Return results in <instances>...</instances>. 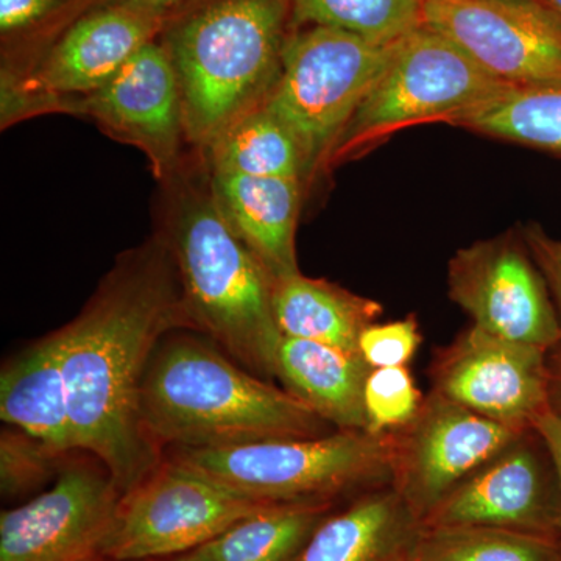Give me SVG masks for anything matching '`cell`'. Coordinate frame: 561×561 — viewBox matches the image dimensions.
Returning <instances> with one entry per match:
<instances>
[{
	"label": "cell",
	"mask_w": 561,
	"mask_h": 561,
	"mask_svg": "<svg viewBox=\"0 0 561 561\" xmlns=\"http://www.w3.org/2000/svg\"><path fill=\"white\" fill-rule=\"evenodd\" d=\"M192 327L179 273L160 234L125 251L83 311L60 328L73 449L94 454L122 496L161 465L140 394L154 350Z\"/></svg>",
	"instance_id": "6da1fadb"
},
{
	"label": "cell",
	"mask_w": 561,
	"mask_h": 561,
	"mask_svg": "<svg viewBox=\"0 0 561 561\" xmlns=\"http://www.w3.org/2000/svg\"><path fill=\"white\" fill-rule=\"evenodd\" d=\"M161 190L157 232L171 251L192 328L245 370L276 378L284 335L273 313V279L221 214L202 154L192 150Z\"/></svg>",
	"instance_id": "7a4b0ae2"
},
{
	"label": "cell",
	"mask_w": 561,
	"mask_h": 561,
	"mask_svg": "<svg viewBox=\"0 0 561 561\" xmlns=\"http://www.w3.org/2000/svg\"><path fill=\"white\" fill-rule=\"evenodd\" d=\"M173 332L154 350L140 394L144 426L158 448L220 449L337 431L289 391Z\"/></svg>",
	"instance_id": "3957f363"
},
{
	"label": "cell",
	"mask_w": 561,
	"mask_h": 561,
	"mask_svg": "<svg viewBox=\"0 0 561 561\" xmlns=\"http://www.w3.org/2000/svg\"><path fill=\"white\" fill-rule=\"evenodd\" d=\"M291 32L290 0H187L169 14L158 39L179 77L191 150L264 105Z\"/></svg>",
	"instance_id": "277c9868"
},
{
	"label": "cell",
	"mask_w": 561,
	"mask_h": 561,
	"mask_svg": "<svg viewBox=\"0 0 561 561\" xmlns=\"http://www.w3.org/2000/svg\"><path fill=\"white\" fill-rule=\"evenodd\" d=\"M173 449L168 459L172 463L243 500L339 507L391 485L397 431H335L321 437L231 448Z\"/></svg>",
	"instance_id": "5b68a950"
},
{
	"label": "cell",
	"mask_w": 561,
	"mask_h": 561,
	"mask_svg": "<svg viewBox=\"0 0 561 561\" xmlns=\"http://www.w3.org/2000/svg\"><path fill=\"white\" fill-rule=\"evenodd\" d=\"M511 84L486 72L448 36L421 25L398 41L389 66L332 147L327 171L367 153L401 128L446 124Z\"/></svg>",
	"instance_id": "8992f818"
},
{
	"label": "cell",
	"mask_w": 561,
	"mask_h": 561,
	"mask_svg": "<svg viewBox=\"0 0 561 561\" xmlns=\"http://www.w3.org/2000/svg\"><path fill=\"white\" fill-rule=\"evenodd\" d=\"M397 44L319 25L291 32L264 106L300 142L312 181L327 171L332 147L389 66Z\"/></svg>",
	"instance_id": "52a82bcc"
},
{
	"label": "cell",
	"mask_w": 561,
	"mask_h": 561,
	"mask_svg": "<svg viewBox=\"0 0 561 561\" xmlns=\"http://www.w3.org/2000/svg\"><path fill=\"white\" fill-rule=\"evenodd\" d=\"M168 18L121 3L84 11L20 76H2V124L35 111H66L98 91L133 55L158 39Z\"/></svg>",
	"instance_id": "ba28073f"
},
{
	"label": "cell",
	"mask_w": 561,
	"mask_h": 561,
	"mask_svg": "<svg viewBox=\"0 0 561 561\" xmlns=\"http://www.w3.org/2000/svg\"><path fill=\"white\" fill-rule=\"evenodd\" d=\"M273 505L243 500L171 460L125 493L103 561H144L202 548L232 524Z\"/></svg>",
	"instance_id": "9c48e42d"
},
{
	"label": "cell",
	"mask_w": 561,
	"mask_h": 561,
	"mask_svg": "<svg viewBox=\"0 0 561 561\" xmlns=\"http://www.w3.org/2000/svg\"><path fill=\"white\" fill-rule=\"evenodd\" d=\"M448 294L490 334L545 351L560 346L551 291L519 228L457 250L448 264Z\"/></svg>",
	"instance_id": "30bf717a"
},
{
	"label": "cell",
	"mask_w": 561,
	"mask_h": 561,
	"mask_svg": "<svg viewBox=\"0 0 561 561\" xmlns=\"http://www.w3.org/2000/svg\"><path fill=\"white\" fill-rule=\"evenodd\" d=\"M560 522L559 474L531 427L457 485L421 526L486 527L559 542Z\"/></svg>",
	"instance_id": "8fae6325"
},
{
	"label": "cell",
	"mask_w": 561,
	"mask_h": 561,
	"mask_svg": "<svg viewBox=\"0 0 561 561\" xmlns=\"http://www.w3.org/2000/svg\"><path fill=\"white\" fill-rule=\"evenodd\" d=\"M548 354L471 324L435 351L432 391L502 426L529 431L549 408Z\"/></svg>",
	"instance_id": "7c38bea8"
},
{
	"label": "cell",
	"mask_w": 561,
	"mask_h": 561,
	"mask_svg": "<svg viewBox=\"0 0 561 561\" xmlns=\"http://www.w3.org/2000/svg\"><path fill=\"white\" fill-rule=\"evenodd\" d=\"M423 25L496 79L561 81V16L546 0H426Z\"/></svg>",
	"instance_id": "4fadbf2b"
},
{
	"label": "cell",
	"mask_w": 561,
	"mask_h": 561,
	"mask_svg": "<svg viewBox=\"0 0 561 561\" xmlns=\"http://www.w3.org/2000/svg\"><path fill=\"white\" fill-rule=\"evenodd\" d=\"M524 432L483 419L431 390L412 423L397 431L391 486L423 523L457 485Z\"/></svg>",
	"instance_id": "5bb4252c"
},
{
	"label": "cell",
	"mask_w": 561,
	"mask_h": 561,
	"mask_svg": "<svg viewBox=\"0 0 561 561\" xmlns=\"http://www.w3.org/2000/svg\"><path fill=\"white\" fill-rule=\"evenodd\" d=\"M72 113L91 117L111 138L142 151L160 183L187 158L179 77L160 39L133 55L98 91L76 99Z\"/></svg>",
	"instance_id": "9a60e30c"
},
{
	"label": "cell",
	"mask_w": 561,
	"mask_h": 561,
	"mask_svg": "<svg viewBox=\"0 0 561 561\" xmlns=\"http://www.w3.org/2000/svg\"><path fill=\"white\" fill-rule=\"evenodd\" d=\"M122 493L110 474L70 467L50 490L0 516V561H103Z\"/></svg>",
	"instance_id": "2e32d148"
},
{
	"label": "cell",
	"mask_w": 561,
	"mask_h": 561,
	"mask_svg": "<svg viewBox=\"0 0 561 561\" xmlns=\"http://www.w3.org/2000/svg\"><path fill=\"white\" fill-rule=\"evenodd\" d=\"M214 198L232 230L272 276L300 273L297 227L306 183L301 180L210 172Z\"/></svg>",
	"instance_id": "e0dca14e"
},
{
	"label": "cell",
	"mask_w": 561,
	"mask_h": 561,
	"mask_svg": "<svg viewBox=\"0 0 561 561\" xmlns=\"http://www.w3.org/2000/svg\"><path fill=\"white\" fill-rule=\"evenodd\" d=\"M421 529L400 493L382 486L328 513L294 561L412 560Z\"/></svg>",
	"instance_id": "ac0fdd59"
},
{
	"label": "cell",
	"mask_w": 561,
	"mask_h": 561,
	"mask_svg": "<svg viewBox=\"0 0 561 561\" xmlns=\"http://www.w3.org/2000/svg\"><path fill=\"white\" fill-rule=\"evenodd\" d=\"M373 368L360 353L283 337L276 379L337 431H367L364 390Z\"/></svg>",
	"instance_id": "d6986e66"
},
{
	"label": "cell",
	"mask_w": 561,
	"mask_h": 561,
	"mask_svg": "<svg viewBox=\"0 0 561 561\" xmlns=\"http://www.w3.org/2000/svg\"><path fill=\"white\" fill-rule=\"evenodd\" d=\"M0 419L54 451L73 449L60 332L33 342L3 365Z\"/></svg>",
	"instance_id": "ffe728a7"
},
{
	"label": "cell",
	"mask_w": 561,
	"mask_h": 561,
	"mask_svg": "<svg viewBox=\"0 0 561 561\" xmlns=\"http://www.w3.org/2000/svg\"><path fill=\"white\" fill-rule=\"evenodd\" d=\"M273 313L284 337L305 339L359 353L362 332L381 317L382 305L327 279L295 273L273 283Z\"/></svg>",
	"instance_id": "44dd1931"
},
{
	"label": "cell",
	"mask_w": 561,
	"mask_h": 561,
	"mask_svg": "<svg viewBox=\"0 0 561 561\" xmlns=\"http://www.w3.org/2000/svg\"><path fill=\"white\" fill-rule=\"evenodd\" d=\"M446 124L561 157V81L511 84Z\"/></svg>",
	"instance_id": "7402d4cb"
},
{
	"label": "cell",
	"mask_w": 561,
	"mask_h": 561,
	"mask_svg": "<svg viewBox=\"0 0 561 561\" xmlns=\"http://www.w3.org/2000/svg\"><path fill=\"white\" fill-rule=\"evenodd\" d=\"M201 154L210 172L312 183L300 142L264 105L243 114Z\"/></svg>",
	"instance_id": "603a6c76"
},
{
	"label": "cell",
	"mask_w": 561,
	"mask_h": 561,
	"mask_svg": "<svg viewBox=\"0 0 561 561\" xmlns=\"http://www.w3.org/2000/svg\"><path fill=\"white\" fill-rule=\"evenodd\" d=\"M334 508L273 505L232 524L197 551L206 561H294Z\"/></svg>",
	"instance_id": "cb8c5ba5"
},
{
	"label": "cell",
	"mask_w": 561,
	"mask_h": 561,
	"mask_svg": "<svg viewBox=\"0 0 561 561\" xmlns=\"http://www.w3.org/2000/svg\"><path fill=\"white\" fill-rule=\"evenodd\" d=\"M295 28L331 27L393 44L423 25L426 0H290Z\"/></svg>",
	"instance_id": "d4e9b609"
},
{
	"label": "cell",
	"mask_w": 561,
	"mask_h": 561,
	"mask_svg": "<svg viewBox=\"0 0 561 561\" xmlns=\"http://www.w3.org/2000/svg\"><path fill=\"white\" fill-rule=\"evenodd\" d=\"M412 561H561L559 542L486 527H423Z\"/></svg>",
	"instance_id": "484cf974"
},
{
	"label": "cell",
	"mask_w": 561,
	"mask_h": 561,
	"mask_svg": "<svg viewBox=\"0 0 561 561\" xmlns=\"http://www.w3.org/2000/svg\"><path fill=\"white\" fill-rule=\"evenodd\" d=\"M423 401L408 367L373 368L364 390L367 431L383 434L402 430L415 419Z\"/></svg>",
	"instance_id": "4316f807"
},
{
	"label": "cell",
	"mask_w": 561,
	"mask_h": 561,
	"mask_svg": "<svg viewBox=\"0 0 561 561\" xmlns=\"http://www.w3.org/2000/svg\"><path fill=\"white\" fill-rule=\"evenodd\" d=\"M58 454L25 432L3 431L0 437V486L3 497L20 496L46 482Z\"/></svg>",
	"instance_id": "83f0119b"
},
{
	"label": "cell",
	"mask_w": 561,
	"mask_h": 561,
	"mask_svg": "<svg viewBox=\"0 0 561 561\" xmlns=\"http://www.w3.org/2000/svg\"><path fill=\"white\" fill-rule=\"evenodd\" d=\"M421 331L415 317L373 323L359 339V353L371 368L408 367L421 345Z\"/></svg>",
	"instance_id": "f1b7e54d"
},
{
	"label": "cell",
	"mask_w": 561,
	"mask_h": 561,
	"mask_svg": "<svg viewBox=\"0 0 561 561\" xmlns=\"http://www.w3.org/2000/svg\"><path fill=\"white\" fill-rule=\"evenodd\" d=\"M527 249L535 264L540 268L542 278L548 284L561 330V241L553 239L538 224L519 227ZM559 348H561V343Z\"/></svg>",
	"instance_id": "f546056e"
},
{
	"label": "cell",
	"mask_w": 561,
	"mask_h": 561,
	"mask_svg": "<svg viewBox=\"0 0 561 561\" xmlns=\"http://www.w3.org/2000/svg\"><path fill=\"white\" fill-rule=\"evenodd\" d=\"M531 427L540 434L542 442H545V445L548 446L549 453H551L557 474H559L561 489V416L559 413L553 412L551 405H549L546 411H542L540 415L534 420ZM559 548L561 552V522Z\"/></svg>",
	"instance_id": "4dcf8cb0"
},
{
	"label": "cell",
	"mask_w": 561,
	"mask_h": 561,
	"mask_svg": "<svg viewBox=\"0 0 561 561\" xmlns=\"http://www.w3.org/2000/svg\"><path fill=\"white\" fill-rule=\"evenodd\" d=\"M549 405L561 416V348L549 351Z\"/></svg>",
	"instance_id": "1f68e13d"
},
{
	"label": "cell",
	"mask_w": 561,
	"mask_h": 561,
	"mask_svg": "<svg viewBox=\"0 0 561 561\" xmlns=\"http://www.w3.org/2000/svg\"><path fill=\"white\" fill-rule=\"evenodd\" d=\"M108 3H121V5L131 7L149 13L161 14L169 18L176 9H180L187 0H105Z\"/></svg>",
	"instance_id": "d6a6232c"
},
{
	"label": "cell",
	"mask_w": 561,
	"mask_h": 561,
	"mask_svg": "<svg viewBox=\"0 0 561 561\" xmlns=\"http://www.w3.org/2000/svg\"><path fill=\"white\" fill-rule=\"evenodd\" d=\"M172 561H206V560L203 559V557L201 556V552H198L197 549H194V551H191V552L180 553V556L176 557V559L172 560Z\"/></svg>",
	"instance_id": "836d02e7"
},
{
	"label": "cell",
	"mask_w": 561,
	"mask_h": 561,
	"mask_svg": "<svg viewBox=\"0 0 561 561\" xmlns=\"http://www.w3.org/2000/svg\"><path fill=\"white\" fill-rule=\"evenodd\" d=\"M546 2L549 3V5L552 7L553 10L557 11V13L561 16V0H546Z\"/></svg>",
	"instance_id": "e575fe53"
},
{
	"label": "cell",
	"mask_w": 561,
	"mask_h": 561,
	"mask_svg": "<svg viewBox=\"0 0 561 561\" xmlns=\"http://www.w3.org/2000/svg\"><path fill=\"white\" fill-rule=\"evenodd\" d=\"M144 561H157V560H144Z\"/></svg>",
	"instance_id": "d590c367"
},
{
	"label": "cell",
	"mask_w": 561,
	"mask_h": 561,
	"mask_svg": "<svg viewBox=\"0 0 561 561\" xmlns=\"http://www.w3.org/2000/svg\"><path fill=\"white\" fill-rule=\"evenodd\" d=\"M404 561H412V560H404Z\"/></svg>",
	"instance_id": "8d00e7d4"
}]
</instances>
